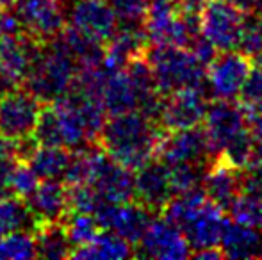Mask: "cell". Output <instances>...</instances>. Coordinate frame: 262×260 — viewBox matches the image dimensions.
Segmentation results:
<instances>
[{
  "label": "cell",
  "mask_w": 262,
  "mask_h": 260,
  "mask_svg": "<svg viewBox=\"0 0 262 260\" xmlns=\"http://www.w3.org/2000/svg\"><path fill=\"white\" fill-rule=\"evenodd\" d=\"M164 134L156 118L143 111L113 114L100 132V146L125 168L136 171L157 155V146Z\"/></svg>",
  "instance_id": "cell-1"
},
{
  "label": "cell",
  "mask_w": 262,
  "mask_h": 260,
  "mask_svg": "<svg viewBox=\"0 0 262 260\" xmlns=\"http://www.w3.org/2000/svg\"><path fill=\"white\" fill-rule=\"evenodd\" d=\"M204 130L217 159L245 170L253 162L248 112L234 100H216L209 105Z\"/></svg>",
  "instance_id": "cell-2"
},
{
  "label": "cell",
  "mask_w": 262,
  "mask_h": 260,
  "mask_svg": "<svg viewBox=\"0 0 262 260\" xmlns=\"http://www.w3.org/2000/svg\"><path fill=\"white\" fill-rule=\"evenodd\" d=\"M79 69L80 64L75 57L55 38L41 46V52L24 82L25 89L43 104H52L73 89Z\"/></svg>",
  "instance_id": "cell-3"
},
{
  "label": "cell",
  "mask_w": 262,
  "mask_h": 260,
  "mask_svg": "<svg viewBox=\"0 0 262 260\" xmlns=\"http://www.w3.org/2000/svg\"><path fill=\"white\" fill-rule=\"evenodd\" d=\"M145 59L162 97L187 87L207 86V66L189 49L175 45H150Z\"/></svg>",
  "instance_id": "cell-4"
},
{
  "label": "cell",
  "mask_w": 262,
  "mask_h": 260,
  "mask_svg": "<svg viewBox=\"0 0 262 260\" xmlns=\"http://www.w3.org/2000/svg\"><path fill=\"white\" fill-rule=\"evenodd\" d=\"M84 184L91 185L105 203H121L134 200L136 196V175L114 160L102 146L97 148L91 145L88 148V173Z\"/></svg>",
  "instance_id": "cell-5"
},
{
  "label": "cell",
  "mask_w": 262,
  "mask_h": 260,
  "mask_svg": "<svg viewBox=\"0 0 262 260\" xmlns=\"http://www.w3.org/2000/svg\"><path fill=\"white\" fill-rule=\"evenodd\" d=\"M43 102L29 89H11L0 98V135L18 143L34 137Z\"/></svg>",
  "instance_id": "cell-6"
},
{
  "label": "cell",
  "mask_w": 262,
  "mask_h": 260,
  "mask_svg": "<svg viewBox=\"0 0 262 260\" xmlns=\"http://www.w3.org/2000/svg\"><path fill=\"white\" fill-rule=\"evenodd\" d=\"M157 159L166 166L175 164H200L210 166L217 159L204 129H179L162 134L157 146Z\"/></svg>",
  "instance_id": "cell-7"
},
{
  "label": "cell",
  "mask_w": 262,
  "mask_h": 260,
  "mask_svg": "<svg viewBox=\"0 0 262 260\" xmlns=\"http://www.w3.org/2000/svg\"><path fill=\"white\" fill-rule=\"evenodd\" d=\"M245 13L230 0H204L200 9V31L217 52L237 50Z\"/></svg>",
  "instance_id": "cell-8"
},
{
  "label": "cell",
  "mask_w": 262,
  "mask_h": 260,
  "mask_svg": "<svg viewBox=\"0 0 262 260\" xmlns=\"http://www.w3.org/2000/svg\"><path fill=\"white\" fill-rule=\"evenodd\" d=\"M70 27L88 39L107 45L116 34L118 18L109 0H62Z\"/></svg>",
  "instance_id": "cell-9"
},
{
  "label": "cell",
  "mask_w": 262,
  "mask_h": 260,
  "mask_svg": "<svg viewBox=\"0 0 262 260\" xmlns=\"http://www.w3.org/2000/svg\"><path fill=\"white\" fill-rule=\"evenodd\" d=\"M13 11L25 34L43 45L66 29V7L62 0H16Z\"/></svg>",
  "instance_id": "cell-10"
},
{
  "label": "cell",
  "mask_w": 262,
  "mask_h": 260,
  "mask_svg": "<svg viewBox=\"0 0 262 260\" xmlns=\"http://www.w3.org/2000/svg\"><path fill=\"white\" fill-rule=\"evenodd\" d=\"M209 93L205 87H187L166 94L162 100L159 123L164 130L200 127L209 109Z\"/></svg>",
  "instance_id": "cell-11"
},
{
  "label": "cell",
  "mask_w": 262,
  "mask_h": 260,
  "mask_svg": "<svg viewBox=\"0 0 262 260\" xmlns=\"http://www.w3.org/2000/svg\"><path fill=\"white\" fill-rule=\"evenodd\" d=\"M250 69V57L239 50L216 54V57L207 64L209 94L216 100L239 98Z\"/></svg>",
  "instance_id": "cell-12"
},
{
  "label": "cell",
  "mask_w": 262,
  "mask_h": 260,
  "mask_svg": "<svg viewBox=\"0 0 262 260\" xmlns=\"http://www.w3.org/2000/svg\"><path fill=\"white\" fill-rule=\"evenodd\" d=\"M136 255L156 260H184L193 255V248L182 230L162 216L152 219L139 239Z\"/></svg>",
  "instance_id": "cell-13"
},
{
  "label": "cell",
  "mask_w": 262,
  "mask_h": 260,
  "mask_svg": "<svg viewBox=\"0 0 262 260\" xmlns=\"http://www.w3.org/2000/svg\"><path fill=\"white\" fill-rule=\"evenodd\" d=\"M102 230L113 232L121 239L138 244L145 230L154 219V210L138 200L121 201V203L105 205L97 214Z\"/></svg>",
  "instance_id": "cell-14"
},
{
  "label": "cell",
  "mask_w": 262,
  "mask_h": 260,
  "mask_svg": "<svg viewBox=\"0 0 262 260\" xmlns=\"http://www.w3.org/2000/svg\"><path fill=\"white\" fill-rule=\"evenodd\" d=\"M43 43L32 39L25 32L0 34V72L14 84H24L34 61L41 52Z\"/></svg>",
  "instance_id": "cell-15"
},
{
  "label": "cell",
  "mask_w": 262,
  "mask_h": 260,
  "mask_svg": "<svg viewBox=\"0 0 262 260\" xmlns=\"http://www.w3.org/2000/svg\"><path fill=\"white\" fill-rule=\"evenodd\" d=\"M175 196L171 184V175L169 168L157 159H152L136 170V196L139 203L146 205L148 208L162 210L164 205Z\"/></svg>",
  "instance_id": "cell-16"
},
{
  "label": "cell",
  "mask_w": 262,
  "mask_h": 260,
  "mask_svg": "<svg viewBox=\"0 0 262 260\" xmlns=\"http://www.w3.org/2000/svg\"><path fill=\"white\" fill-rule=\"evenodd\" d=\"M25 203L39 225L59 223L70 212V187L62 180H41L25 198Z\"/></svg>",
  "instance_id": "cell-17"
},
{
  "label": "cell",
  "mask_w": 262,
  "mask_h": 260,
  "mask_svg": "<svg viewBox=\"0 0 262 260\" xmlns=\"http://www.w3.org/2000/svg\"><path fill=\"white\" fill-rule=\"evenodd\" d=\"M228 218H225V208L207 200L202 208L182 226L186 239L189 241L193 251L205 250V248L220 246L225 225Z\"/></svg>",
  "instance_id": "cell-18"
},
{
  "label": "cell",
  "mask_w": 262,
  "mask_h": 260,
  "mask_svg": "<svg viewBox=\"0 0 262 260\" xmlns=\"http://www.w3.org/2000/svg\"><path fill=\"white\" fill-rule=\"evenodd\" d=\"M202 189L210 201L228 212L234 200L243 193V170L223 159H216L205 173Z\"/></svg>",
  "instance_id": "cell-19"
},
{
  "label": "cell",
  "mask_w": 262,
  "mask_h": 260,
  "mask_svg": "<svg viewBox=\"0 0 262 260\" xmlns=\"http://www.w3.org/2000/svg\"><path fill=\"white\" fill-rule=\"evenodd\" d=\"M220 248L225 258H262V230L259 226L228 219L221 235Z\"/></svg>",
  "instance_id": "cell-20"
},
{
  "label": "cell",
  "mask_w": 262,
  "mask_h": 260,
  "mask_svg": "<svg viewBox=\"0 0 262 260\" xmlns=\"http://www.w3.org/2000/svg\"><path fill=\"white\" fill-rule=\"evenodd\" d=\"M73 150L62 148V146L39 145L32 150L25 162L32 168L39 180H62L64 182L68 173L70 162H72Z\"/></svg>",
  "instance_id": "cell-21"
},
{
  "label": "cell",
  "mask_w": 262,
  "mask_h": 260,
  "mask_svg": "<svg viewBox=\"0 0 262 260\" xmlns=\"http://www.w3.org/2000/svg\"><path fill=\"white\" fill-rule=\"evenodd\" d=\"M134 255L136 251L132 250V243L121 239L113 232L102 230L91 243L75 248L70 257L80 260H118L134 257Z\"/></svg>",
  "instance_id": "cell-22"
},
{
  "label": "cell",
  "mask_w": 262,
  "mask_h": 260,
  "mask_svg": "<svg viewBox=\"0 0 262 260\" xmlns=\"http://www.w3.org/2000/svg\"><path fill=\"white\" fill-rule=\"evenodd\" d=\"M38 226V219L34 218L24 198L14 195L0 196V237L20 230L36 232Z\"/></svg>",
  "instance_id": "cell-23"
},
{
  "label": "cell",
  "mask_w": 262,
  "mask_h": 260,
  "mask_svg": "<svg viewBox=\"0 0 262 260\" xmlns=\"http://www.w3.org/2000/svg\"><path fill=\"white\" fill-rule=\"evenodd\" d=\"M38 244V257L41 258H66L72 255L73 246L68 239L62 221L43 223L34 232Z\"/></svg>",
  "instance_id": "cell-24"
},
{
  "label": "cell",
  "mask_w": 262,
  "mask_h": 260,
  "mask_svg": "<svg viewBox=\"0 0 262 260\" xmlns=\"http://www.w3.org/2000/svg\"><path fill=\"white\" fill-rule=\"evenodd\" d=\"M62 225L68 233V239L72 243L73 250L84 244L91 243L98 233L102 232V226L98 223L97 216L88 212H68L62 219Z\"/></svg>",
  "instance_id": "cell-25"
},
{
  "label": "cell",
  "mask_w": 262,
  "mask_h": 260,
  "mask_svg": "<svg viewBox=\"0 0 262 260\" xmlns=\"http://www.w3.org/2000/svg\"><path fill=\"white\" fill-rule=\"evenodd\" d=\"M38 257L34 232L20 230L0 237V260H27Z\"/></svg>",
  "instance_id": "cell-26"
},
{
  "label": "cell",
  "mask_w": 262,
  "mask_h": 260,
  "mask_svg": "<svg viewBox=\"0 0 262 260\" xmlns=\"http://www.w3.org/2000/svg\"><path fill=\"white\" fill-rule=\"evenodd\" d=\"M38 184V175L32 171V168L25 160H16L7 173V195H14L25 200Z\"/></svg>",
  "instance_id": "cell-27"
},
{
  "label": "cell",
  "mask_w": 262,
  "mask_h": 260,
  "mask_svg": "<svg viewBox=\"0 0 262 260\" xmlns=\"http://www.w3.org/2000/svg\"><path fill=\"white\" fill-rule=\"evenodd\" d=\"M230 219L262 228V196L241 193L228 208Z\"/></svg>",
  "instance_id": "cell-28"
},
{
  "label": "cell",
  "mask_w": 262,
  "mask_h": 260,
  "mask_svg": "<svg viewBox=\"0 0 262 260\" xmlns=\"http://www.w3.org/2000/svg\"><path fill=\"white\" fill-rule=\"evenodd\" d=\"M109 4L113 7L120 25L145 29L150 0H109Z\"/></svg>",
  "instance_id": "cell-29"
},
{
  "label": "cell",
  "mask_w": 262,
  "mask_h": 260,
  "mask_svg": "<svg viewBox=\"0 0 262 260\" xmlns=\"http://www.w3.org/2000/svg\"><path fill=\"white\" fill-rule=\"evenodd\" d=\"M237 50L248 57H255L262 50V14H245Z\"/></svg>",
  "instance_id": "cell-30"
},
{
  "label": "cell",
  "mask_w": 262,
  "mask_h": 260,
  "mask_svg": "<svg viewBox=\"0 0 262 260\" xmlns=\"http://www.w3.org/2000/svg\"><path fill=\"white\" fill-rule=\"evenodd\" d=\"M239 98L246 111H262V66L250 69Z\"/></svg>",
  "instance_id": "cell-31"
},
{
  "label": "cell",
  "mask_w": 262,
  "mask_h": 260,
  "mask_svg": "<svg viewBox=\"0 0 262 260\" xmlns=\"http://www.w3.org/2000/svg\"><path fill=\"white\" fill-rule=\"evenodd\" d=\"M246 112H248V127H250V137H252L253 162L262 164V111H246Z\"/></svg>",
  "instance_id": "cell-32"
},
{
  "label": "cell",
  "mask_w": 262,
  "mask_h": 260,
  "mask_svg": "<svg viewBox=\"0 0 262 260\" xmlns=\"http://www.w3.org/2000/svg\"><path fill=\"white\" fill-rule=\"evenodd\" d=\"M243 193L262 196V164L253 162L243 170Z\"/></svg>",
  "instance_id": "cell-33"
},
{
  "label": "cell",
  "mask_w": 262,
  "mask_h": 260,
  "mask_svg": "<svg viewBox=\"0 0 262 260\" xmlns=\"http://www.w3.org/2000/svg\"><path fill=\"white\" fill-rule=\"evenodd\" d=\"M245 14H262V0H230Z\"/></svg>",
  "instance_id": "cell-34"
},
{
  "label": "cell",
  "mask_w": 262,
  "mask_h": 260,
  "mask_svg": "<svg viewBox=\"0 0 262 260\" xmlns=\"http://www.w3.org/2000/svg\"><path fill=\"white\" fill-rule=\"evenodd\" d=\"M191 257L198 258V260H220V258H225V255L220 246H214V248H205V250L193 251Z\"/></svg>",
  "instance_id": "cell-35"
},
{
  "label": "cell",
  "mask_w": 262,
  "mask_h": 260,
  "mask_svg": "<svg viewBox=\"0 0 262 260\" xmlns=\"http://www.w3.org/2000/svg\"><path fill=\"white\" fill-rule=\"evenodd\" d=\"M14 2L16 0H0V9H9V7H13Z\"/></svg>",
  "instance_id": "cell-36"
},
{
  "label": "cell",
  "mask_w": 262,
  "mask_h": 260,
  "mask_svg": "<svg viewBox=\"0 0 262 260\" xmlns=\"http://www.w3.org/2000/svg\"><path fill=\"white\" fill-rule=\"evenodd\" d=\"M253 59H255V63H257V66H262V50L259 54H257L255 57H253Z\"/></svg>",
  "instance_id": "cell-37"
}]
</instances>
